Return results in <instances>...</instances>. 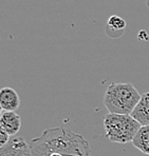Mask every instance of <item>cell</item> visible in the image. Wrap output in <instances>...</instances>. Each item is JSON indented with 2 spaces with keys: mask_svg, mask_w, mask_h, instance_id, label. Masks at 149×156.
<instances>
[{
  "mask_svg": "<svg viewBox=\"0 0 149 156\" xmlns=\"http://www.w3.org/2000/svg\"><path fill=\"white\" fill-rule=\"evenodd\" d=\"M31 156H90L89 143L67 128H50L29 143Z\"/></svg>",
  "mask_w": 149,
  "mask_h": 156,
  "instance_id": "cell-1",
  "label": "cell"
},
{
  "mask_svg": "<svg viewBox=\"0 0 149 156\" xmlns=\"http://www.w3.org/2000/svg\"><path fill=\"white\" fill-rule=\"evenodd\" d=\"M141 97L132 83H111L105 93L104 105L109 113L131 115Z\"/></svg>",
  "mask_w": 149,
  "mask_h": 156,
  "instance_id": "cell-2",
  "label": "cell"
},
{
  "mask_svg": "<svg viewBox=\"0 0 149 156\" xmlns=\"http://www.w3.org/2000/svg\"><path fill=\"white\" fill-rule=\"evenodd\" d=\"M141 127V123L130 114L108 113L104 119L105 134L112 143H132Z\"/></svg>",
  "mask_w": 149,
  "mask_h": 156,
  "instance_id": "cell-3",
  "label": "cell"
},
{
  "mask_svg": "<svg viewBox=\"0 0 149 156\" xmlns=\"http://www.w3.org/2000/svg\"><path fill=\"white\" fill-rule=\"evenodd\" d=\"M0 156H31L30 144L22 137H14L0 148Z\"/></svg>",
  "mask_w": 149,
  "mask_h": 156,
  "instance_id": "cell-4",
  "label": "cell"
},
{
  "mask_svg": "<svg viewBox=\"0 0 149 156\" xmlns=\"http://www.w3.org/2000/svg\"><path fill=\"white\" fill-rule=\"evenodd\" d=\"M21 128V118L16 112L2 111L0 115V129L4 130L10 136L16 135Z\"/></svg>",
  "mask_w": 149,
  "mask_h": 156,
  "instance_id": "cell-5",
  "label": "cell"
},
{
  "mask_svg": "<svg viewBox=\"0 0 149 156\" xmlns=\"http://www.w3.org/2000/svg\"><path fill=\"white\" fill-rule=\"evenodd\" d=\"M0 107L2 111L15 112L20 107V98L17 92L10 87H4L0 91Z\"/></svg>",
  "mask_w": 149,
  "mask_h": 156,
  "instance_id": "cell-6",
  "label": "cell"
},
{
  "mask_svg": "<svg viewBox=\"0 0 149 156\" xmlns=\"http://www.w3.org/2000/svg\"><path fill=\"white\" fill-rule=\"evenodd\" d=\"M131 116L139 121L141 126H149V92L142 95Z\"/></svg>",
  "mask_w": 149,
  "mask_h": 156,
  "instance_id": "cell-7",
  "label": "cell"
},
{
  "mask_svg": "<svg viewBox=\"0 0 149 156\" xmlns=\"http://www.w3.org/2000/svg\"><path fill=\"white\" fill-rule=\"evenodd\" d=\"M132 144L142 153L149 156V126H142L134 136Z\"/></svg>",
  "mask_w": 149,
  "mask_h": 156,
  "instance_id": "cell-8",
  "label": "cell"
},
{
  "mask_svg": "<svg viewBox=\"0 0 149 156\" xmlns=\"http://www.w3.org/2000/svg\"><path fill=\"white\" fill-rule=\"evenodd\" d=\"M108 27L113 31H123L126 27V21L123 19L122 17H118V16H111L108 20Z\"/></svg>",
  "mask_w": 149,
  "mask_h": 156,
  "instance_id": "cell-9",
  "label": "cell"
},
{
  "mask_svg": "<svg viewBox=\"0 0 149 156\" xmlns=\"http://www.w3.org/2000/svg\"><path fill=\"white\" fill-rule=\"evenodd\" d=\"M10 141V134L6 133L4 130L0 129V148L5 146Z\"/></svg>",
  "mask_w": 149,
  "mask_h": 156,
  "instance_id": "cell-10",
  "label": "cell"
}]
</instances>
